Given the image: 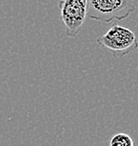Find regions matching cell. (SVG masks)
Returning a JSON list of instances; mask_svg holds the SVG:
<instances>
[{"label": "cell", "instance_id": "cell-1", "mask_svg": "<svg viewBox=\"0 0 138 146\" xmlns=\"http://www.w3.org/2000/svg\"><path fill=\"white\" fill-rule=\"evenodd\" d=\"M135 10L132 0H88L87 17L102 24L122 21Z\"/></svg>", "mask_w": 138, "mask_h": 146}, {"label": "cell", "instance_id": "cell-2", "mask_svg": "<svg viewBox=\"0 0 138 146\" xmlns=\"http://www.w3.org/2000/svg\"><path fill=\"white\" fill-rule=\"evenodd\" d=\"M96 41L116 58L124 57L138 49V40L134 33L119 25H114Z\"/></svg>", "mask_w": 138, "mask_h": 146}, {"label": "cell", "instance_id": "cell-3", "mask_svg": "<svg viewBox=\"0 0 138 146\" xmlns=\"http://www.w3.org/2000/svg\"><path fill=\"white\" fill-rule=\"evenodd\" d=\"M87 6L88 0H59L60 15L69 37H75L81 31L87 17Z\"/></svg>", "mask_w": 138, "mask_h": 146}, {"label": "cell", "instance_id": "cell-4", "mask_svg": "<svg viewBox=\"0 0 138 146\" xmlns=\"http://www.w3.org/2000/svg\"><path fill=\"white\" fill-rule=\"evenodd\" d=\"M110 146H134V143L128 134L120 132L111 138Z\"/></svg>", "mask_w": 138, "mask_h": 146}]
</instances>
